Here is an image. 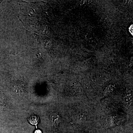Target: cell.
<instances>
[{
  "instance_id": "3",
  "label": "cell",
  "mask_w": 133,
  "mask_h": 133,
  "mask_svg": "<svg viewBox=\"0 0 133 133\" xmlns=\"http://www.w3.org/2000/svg\"><path fill=\"white\" fill-rule=\"evenodd\" d=\"M34 133H42V132L40 130H36Z\"/></svg>"
},
{
  "instance_id": "1",
  "label": "cell",
  "mask_w": 133,
  "mask_h": 133,
  "mask_svg": "<svg viewBox=\"0 0 133 133\" xmlns=\"http://www.w3.org/2000/svg\"><path fill=\"white\" fill-rule=\"evenodd\" d=\"M29 121L30 124L37 126L39 121V118L37 116L33 115L29 119Z\"/></svg>"
},
{
  "instance_id": "2",
  "label": "cell",
  "mask_w": 133,
  "mask_h": 133,
  "mask_svg": "<svg viewBox=\"0 0 133 133\" xmlns=\"http://www.w3.org/2000/svg\"><path fill=\"white\" fill-rule=\"evenodd\" d=\"M129 31L131 34L133 35V25H132L129 28Z\"/></svg>"
}]
</instances>
